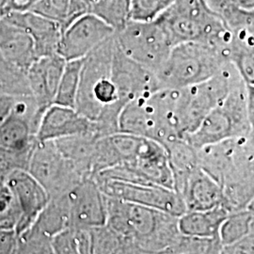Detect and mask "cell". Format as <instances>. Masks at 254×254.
I'll list each match as a JSON object with an SVG mask.
<instances>
[{
	"instance_id": "cell-36",
	"label": "cell",
	"mask_w": 254,
	"mask_h": 254,
	"mask_svg": "<svg viewBox=\"0 0 254 254\" xmlns=\"http://www.w3.org/2000/svg\"><path fill=\"white\" fill-rule=\"evenodd\" d=\"M247 110L251 126H254V85H246Z\"/></svg>"
},
{
	"instance_id": "cell-18",
	"label": "cell",
	"mask_w": 254,
	"mask_h": 254,
	"mask_svg": "<svg viewBox=\"0 0 254 254\" xmlns=\"http://www.w3.org/2000/svg\"><path fill=\"white\" fill-rule=\"evenodd\" d=\"M184 201L187 211H203L223 204L221 188L200 167L175 188Z\"/></svg>"
},
{
	"instance_id": "cell-29",
	"label": "cell",
	"mask_w": 254,
	"mask_h": 254,
	"mask_svg": "<svg viewBox=\"0 0 254 254\" xmlns=\"http://www.w3.org/2000/svg\"><path fill=\"white\" fill-rule=\"evenodd\" d=\"M253 218L254 213L248 209L229 213L227 218L222 222L218 234L222 247L233 245L249 235Z\"/></svg>"
},
{
	"instance_id": "cell-11",
	"label": "cell",
	"mask_w": 254,
	"mask_h": 254,
	"mask_svg": "<svg viewBox=\"0 0 254 254\" xmlns=\"http://www.w3.org/2000/svg\"><path fill=\"white\" fill-rule=\"evenodd\" d=\"M96 182L101 190L109 198L157 209L176 217H180L187 211L176 191L159 185L120 180Z\"/></svg>"
},
{
	"instance_id": "cell-25",
	"label": "cell",
	"mask_w": 254,
	"mask_h": 254,
	"mask_svg": "<svg viewBox=\"0 0 254 254\" xmlns=\"http://www.w3.org/2000/svg\"><path fill=\"white\" fill-rule=\"evenodd\" d=\"M71 226L69 204L66 194L50 198L46 207L40 213L34 223L29 228L44 236L53 238L64 229Z\"/></svg>"
},
{
	"instance_id": "cell-38",
	"label": "cell",
	"mask_w": 254,
	"mask_h": 254,
	"mask_svg": "<svg viewBox=\"0 0 254 254\" xmlns=\"http://www.w3.org/2000/svg\"><path fill=\"white\" fill-rule=\"evenodd\" d=\"M248 137L250 138V140L254 144V126H253L252 128H251V131H250V133L248 134Z\"/></svg>"
},
{
	"instance_id": "cell-28",
	"label": "cell",
	"mask_w": 254,
	"mask_h": 254,
	"mask_svg": "<svg viewBox=\"0 0 254 254\" xmlns=\"http://www.w3.org/2000/svg\"><path fill=\"white\" fill-rule=\"evenodd\" d=\"M82 61L83 59L66 62L55 97L54 104L75 109Z\"/></svg>"
},
{
	"instance_id": "cell-33",
	"label": "cell",
	"mask_w": 254,
	"mask_h": 254,
	"mask_svg": "<svg viewBox=\"0 0 254 254\" xmlns=\"http://www.w3.org/2000/svg\"><path fill=\"white\" fill-rule=\"evenodd\" d=\"M173 2L174 0H130L129 17L136 22H153Z\"/></svg>"
},
{
	"instance_id": "cell-22",
	"label": "cell",
	"mask_w": 254,
	"mask_h": 254,
	"mask_svg": "<svg viewBox=\"0 0 254 254\" xmlns=\"http://www.w3.org/2000/svg\"><path fill=\"white\" fill-rule=\"evenodd\" d=\"M229 213L223 204L203 211H186L178 217L179 232L185 236L219 237V229Z\"/></svg>"
},
{
	"instance_id": "cell-13",
	"label": "cell",
	"mask_w": 254,
	"mask_h": 254,
	"mask_svg": "<svg viewBox=\"0 0 254 254\" xmlns=\"http://www.w3.org/2000/svg\"><path fill=\"white\" fill-rule=\"evenodd\" d=\"M112 80L123 109L131 101L160 89L155 73L127 57L117 43L112 62Z\"/></svg>"
},
{
	"instance_id": "cell-6",
	"label": "cell",
	"mask_w": 254,
	"mask_h": 254,
	"mask_svg": "<svg viewBox=\"0 0 254 254\" xmlns=\"http://www.w3.org/2000/svg\"><path fill=\"white\" fill-rule=\"evenodd\" d=\"M156 20L166 29L173 46L188 42L227 45L233 36L205 0H174Z\"/></svg>"
},
{
	"instance_id": "cell-8",
	"label": "cell",
	"mask_w": 254,
	"mask_h": 254,
	"mask_svg": "<svg viewBox=\"0 0 254 254\" xmlns=\"http://www.w3.org/2000/svg\"><path fill=\"white\" fill-rule=\"evenodd\" d=\"M251 128L247 110L246 84L241 80L186 138L193 147L200 149L231 138L248 136Z\"/></svg>"
},
{
	"instance_id": "cell-39",
	"label": "cell",
	"mask_w": 254,
	"mask_h": 254,
	"mask_svg": "<svg viewBox=\"0 0 254 254\" xmlns=\"http://www.w3.org/2000/svg\"><path fill=\"white\" fill-rule=\"evenodd\" d=\"M248 210H250L251 212H253L254 213V197L253 200H251V202L249 203V205H248V207H247Z\"/></svg>"
},
{
	"instance_id": "cell-2",
	"label": "cell",
	"mask_w": 254,
	"mask_h": 254,
	"mask_svg": "<svg viewBox=\"0 0 254 254\" xmlns=\"http://www.w3.org/2000/svg\"><path fill=\"white\" fill-rule=\"evenodd\" d=\"M115 34L83 58L75 109L95 122L103 136L119 132L123 107L112 80Z\"/></svg>"
},
{
	"instance_id": "cell-9",
	"label": "cell",
	"mask_w": 254,
	"mask_h": 254,
	"mask_svg": "<svg viewBox=\"0 0 254 254\" xmlns=\"http://www.w3.org/2000/svg\"><path fill=\"white\" fill-rule=\"evenodd\" d=\"M115 40L127 57L154 73L163 65L173 47L169 34L157 20H129L125 27L115 32Z\"/></svg>"
},
{
	"instance_id": "cell-27",
	"label": "cell",
	"mask_w": 254,
	"mask_h": 254,
	"mask_svg": "<svg viewBox=\"0 0 254 254\" xmlns=\"http://www.w3.org/2000/svg\"><path fill=\"white\" fill-rule=\"evenodd\" d=\"M53 254H91V229L70 226L52 238Z\"/></svg>"
},
{
	"instance_id": "cell-16",
	"label": "cell",
	"mask_w": 254,
	"mask_h": 254,
	"mask_svg": "<svg viewBox=\"0 0 254 254\" xmlns=\"http://www.w3.org/2000/svg\"><path fill=\"white\" fill-rule=\"evenodd\" d=\"M97 134L102 136L98 125L82 115L74 108L53 104L43 115L36 134L38 141L56 140L80 134Z\"/></svg>"
},
{
	"instance_id": "cell-20",
	"label": "cell",
	"mask_w": 254,
	"mask_h": 254,
	"mask_svg": "<svg viewBox=\"0 0 254 254\" xmlns=\"http://www.w3.org/2000/svg\"><path fill=\"white\" fill-rule=\"evenodd\" d=\"M0 51L6 62L25 72L38 59L32 37L9 20L0 23Z\"/></svg>"
},
{
	"instance_id": "cell-4",
	"label": "cell",
	"mask_w": 254,
	"mask_h": 254,
	"mask_svg": "<svg viewBox=\"0 0 254 254\" xmlns=\"http://www.w3.org/2000/svg\"><path fill=\"white\" fill-rule=\"evenodd\" d=\"M178 88H160L131 101L119 117V132L144 136L165 145L180 136L176 103Z\"/></svg>"
},
{
	"instance_id": "cell-21",
	"label": "cell",
	"mask_w": 254,
	"mask_h": 254,
	"mask_svg": "<svg viewBox=\"0 0 254 254\" xmlns=\"http://www.w3.org/2000/svg\"><path fill=\"white\" fill-rule=\"evenodd\" d=\"M233 34L254 39V0H205Z\"/></svg>"
},
{
	"instance_id": "cell-23",
	"label": "cell",
	"mask_w": 254,
	"mask_h": 254,
	"mask_svg": "<svg viewBox=\"0 0 254 254\" xmlns=\"http://www.w3.org/2000/svg\"><path fill=\"white\" fill-rule=\"evenodd\" d=\"M97 134H80L54 140L60 152L86 177H91L92 160L98 138Z\"/></svg>"
},
{
	"instance_id": "cell-37",
	"label": "cell",
	"mask_w": 254,
	"mask_h": 254,
	"mask_svg": "<svg viewBox=\"0 0 254 254\" xmlns=\"http://www.w3.org/2000/svg\"><path fill=\"white\" fill-rule=\"evenodd\" d=\"M8 0H0V14L5 12V9H6V4H7Z\"/></svg>"
},
{
	"instance_id": "cell-15",
	"label": "cell",
	"mask_w": 254,
	"mask_h": 254,
	"mask_svg": "<svg viewBox=\"0 0 254 254\" xmlns=\"http://www.w3.org/2000/svg\"><path fill=\"white\" fill-rule=\"evenodd\" d=\"M6 185L13 194L18 207L20 218L15 231L19 236L34 223L50 197L43 186L26 170L13 171L7 177Z\"/></svg>"
},
{
	"instance_id": "cell-14",
	"label": "cell",
	"mask_w": 254,
	"mask_h": 254,
	"mask_svg": "<svg viewBox=\"0 0 254 254\" xmlns=\"http://www.w3.org/2000/svg\"><path fill=\"white\" fill-rule=\"evenodd\" d=\"M69 204L71 226L100 227L107 222L106 195L98 183L87 177L66 193Z\"/></svg>"
},
{
	"instance_id": "cell-3",
	"label": "cell",
	"mask_w": 254,
	"mask_h": 254,
	"mask_svg": "<svg viewBox=\"0 0 254 254\" xmlns=\"http://www.w3.org/2000/svg\"><path fill=\"white\" fill-rule=\"evenodd\" d=\"M106 224L127 240L131 254H165L180 236L178 217L106 196Z\"/></svg>"
},
{
	"instance_id": "cell-34",
	"label": "cell",
	"mask_w": 254,
	"mask_h": 254,
	"mask_svg": "<svg viewBox=\"0 0 254 254\" xmlns=\"http://www.w3.org/2000/svg\"><path fill=\"white\" fill-rule=\"evenodd\" d=\"M70 0H38L28 10L60 23L64 30Z\"/></svg>"
},
{
	"instance_id": "cell-1",
	"label": "cell",
	"mask_w": 254,
	"mask_h": 254,
	"mask_svg": "<svg viewBox=\"0 0 254 254\" xmlns=\"http://www.w3.org/2000/svg\"><path fill=\"white\" fill-rule=\"evenodd\" d=\"M198 151L200 168L218 183L230 213L247 209L254 197V144L248 136L204 146Z\"/></svg>"
},
{
	"instance_id": "cell-19",
	"label": "cell",
	"mask_w": 254,
	"mask_h": 254,
	"mask_svg": "<svg viewBox=\"0 0 254 254\" xmlns=\"http://www.w3.org/2000/svg\"><path fill=\"white\" fill-rule=\"evenodd\" d=\"M7 20L23 27L32 37L38 59L58 54L63 33L60 23L31 10L13 11Z\"/></svg>"
},
{
	"instance_id": "cell-26",
	"label": "cell",
	"mask_w": 254,
	"mask_h": 254,
	"mask_svg": "<svg viewBox=\"0 0 254 254\" xmlns=\"http://www.w3.org/2000/svg\"><path fill=\"white\" fill-rule=\"evenodd\" d=\"M229 62L235 66L246 85H254V41L233 34L227 46Z\"/></svg>"
},
{
	"instance_id": "cell-5",
	"label": "cell",
	"mask_w": 254,
	"mask_h": 254,
	"mask_svg": "<svg viewBox=\"0 0 254 254\" xmlns=\"http://www.w3.org/2000/svg\"><path fill=\"white\" fill-rule=\"evenodd\" d=\"M228 44L188 42L173 46L155 73L159 87L184 88L211 78L230 63Z\"/></svg>"
},
{
	"instance_id": "cell-30",
	"label": "cell",
	"mask_w": 254,
	"mask_h": 254,
	"mask_svg": "<svg viewBox=\"0 0 254 254\" xmlns=\"http://www.w3.org/2000/svg\"><path fill=\"white\" fill-rule=\"evenodd\" d=\"M223 247L219 237L185 236L180 234L164 254H219Z\"/></svg>"
},
{
	"instance_id": "cell-32",
	"label": "cell",
	"mask_w": 254,
	"mask_h": 254,
	"mask_svg": "<svg viewBox=\"0 0 254 254\" xmlns=\"http://www.w3.org/2000/svg\"><path fill=\"white\" fill-rule=\"evenodd\" d=\"M129 8L130 0H99L91 9V13L102 19L116 32L130 20Z\"/></svg>"
},
{
	"instance_id": "cell-35",
	"label": "cell",
	"mask_w": 254,
	"mask_h": 254,
	"mask_svg": "<svg viewBox=\"0 0 254 254\" xmlns=\"http://www.w3.org/2000/svg\"><path fill=\"white\" fill-rule=\"evenodd\" d=\"M99 0H70L68 16L64 29L74 19L87 13H91V9Z\"/></svg>"
},
{
	"instance_id": "cell-7",
	"label": "cell",
	"mask_w": 254,
	"mask_h": 254,
	"mask_svg": "<svg viewBox=\"0 0 254 254\" xmlns=\"http://www.w3.org/2000/svg\"><path fill=\"white\" fill-rule=\"evenodd\" d=\"M241 80L235 66L229 63L207 80L178 88L176 114L182 137L186 138L192 134L209 112L224 100L228 93Z\"/></svg>"
},
{
	"instance_id": "cell-12",
	"label": "cell",
	"mask_w": 254,
	"mask_h": 254,
	"mask_svg": "<svg viewBox=\"0 0 254 254\" xmlns=\"http://www.w3.org/2000/svg\"><path fill=\"white\" fill-rule=\"evenodd\" d=\"M115 34V30L102 19L87 13L72 21L64 28L58 54L66 62L80 60Z\"/></svg>"
},
{
	"instance_id": "cell-10",
	"label": "cell",
	"mask_w": 254,
	"mask_h": 254,
	"mask_svg": "<svg viewBox=\"0 0 254 254\" xmlns=\"http://www.w3.org/2000/svg\"><path fill=\"white\" fill-rule=\"evenodd\" d=\"M27 171L43 186L50 198L66 194L87 178L60 152L54 140H37L29 155Z\"/></svg>"
},
{
	"instance_id": "cell-40",
	"label": "cell",
	"mask_w": 254,
	"mask_h": 254,
	"mask_svg": "<svg viewBox=\"0 0 254 254\" xmlns=\"http://www.w3.org/2000/svg\"><path fill=\"white\" fill-rule=\"evenodd\" d=\"M253 40H254V39H253Z\"/></svg>"
},
{
	"instance_id": "cell-31",
	"label": "cell",
	"mask_w": 254,
	"mask_h": 254,
	"mask_svg": "<svg viewBox=\"0 0 254 254\" xmlns=\"http://www.w3.org/2000/svg\"><path fill=\"white\" fill-rule=\"evenodd\" d=\"M131 254L127 240L107 224L91 229V254Z\"/></svg>"
},
{
	"instance_id": "cell-24",
	"label": "cell",
	"mask_w": 254,
	"mask_h": 254,
	"mask_svg": "<svg viewBox=\"0 0 254 254\" xmlns=\"http://www.w3.org/2000/svg\"><path fill=\"white\" fill-rule=\"evenodd\" d=\"M173 177V190L200 167L198 151L187 138H176L164 145Z\"/></svg>"
},
{
	"instance_id": "cell-17",
	"label": "cell",
	"mask_w": 254,
	"mask_h": 254,
	"mask_svg": "<svg viewBox=\"0 0 254 254\" xmlns=\"http://www.w3.org/2000/svg\"><path fill=\"white\" fill-rule=\"evenodd\" d=\"M66 61L59 54L39 58L27 70L30 93L43 111L54 104Z\"/></svg>"
}]
</instances>
